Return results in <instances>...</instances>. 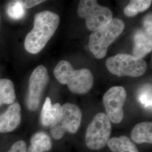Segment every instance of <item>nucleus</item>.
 <instances>
[{
    "instance_id": "1",
    "label": "nucleus",
    "mask_w": 152,
    "mask_h": 152,
    "mask_svg": "<svg viewBox=\"0 0 152 152\" xmlns=\"http://www.w3.org/2000/svg\"><path fill=\"white\" fill-rule=\"evenodd\" d=\"M59 23V16L52 11H43L36 14L33 28L24 41L26 50L33 54L39 53L54 34Z\"/></svg>"
},
{
    "instance_id": "2",
    "label": "nucleus",
    "mask_w": 152,
    "mask_h": 152,
    "mask_svg": "<svg viewBox=\"0 0 152 152\" xmlns=\"http://www.w3.org/2000/svg\"><path fill=\"white\" fill-rule=\"evenodd\" d=\"M54 75L60 83L66 85L71 92L76 94H86L91 89L94 83V77L90 70H75L66 60H61L58 63Z\"/></svg>"
},
{
    "instance_id": "3",
    "label": "nucleus",
    "mask_w": 152,
    "mask_h": 152,
    "mask_svg": "<svg viewBox=\"0 0 152 152\" xmlns=\"http://www.w3.org/2000/svg\"><path fill=\"white\" fill-rule=\"evenodd\" d=\"M124 28V22L115 18L107 26L92 33L90 36L88 48L96 59L103 58L109 46L120 36Z\"/></svg>"
},
{
    "instance_id": "4",
    "label": "nucleus",
    "mask_w": 152,
    "mask_h": 152,
    "mask_svg": "<svg viewBox=\"0 0 152 152\" xmlns=\"http://www.w3.org/2000/svg\"><path fill=\"white\" fill-rule=\"evenodd\" d=\"M77 13L78 16L86 19V27L96 31L108 24L113 19V13L109 8L99 5L94 0L80 1Z\"/></svg>"
},
{
    "instance_id": "5",
    "label": "nucleus",
    "mask_w": 152,
    "mask_h": 152,
    "mask_svg": "<svg viewBox=\"0 0 152 152\" xmlns=\"http://www.w3.org/2000/svg\"><path fill=\"white\" fill-rule=\"evenodd\" d=\"M106 66L112 74L118 77H138L143 75L147 68V63L142 59L125 54L109 58Z\"/></svg>"
},
{
    "instance_id": "6",
    "label": "nucleus",
    "mask_w": 152,
    "mask_h": 152,
    "mask_svg": "<svg viewBox=\"0 0 152 152\" xmlns=\"http://www.w3.org/2000/svg\"><path fill=\"white\" fill-rule=\"evenodd\" d=\"M112 131L110 121L104 113L96 114L87 127L85 142L90 149L99 150L105 146Z\"/></svg>"
},
{
    "instance_id": "7",
    "label": "nucleus",
    "mask_w": 152,
    "mask_h": 152,
    "mask_svg": "<svg viewBox=\"0 0 152 152\" xmlns=\"http://www.w3.org/2000/svg\"><path fill=\"white\" fill-rule=\"evenodd\" d=\"M82 119V112L77 105L65 103L62 105L60 118L50 126L51 136L55 140L61 139L66 132L75 134L79 129Z\"/></svg>"
},
{
    "instance_id": "8",
    "label": "nucleus",
    "mask_w": 152,
    "mask_h": 152,
    "mask_svg": "<svg viewBox=\"0 0 152 152\" xmlns=\"http://www.w3.org/2000/svg\"><path fill=\"white\" fill-rule=\"evenodd\" d=\"M49 81V73L44 65H39L32 73L26 100L27 106L30 110L35 111L38 108L42 94Z\"/></svg>"
},
{
    "instance_id": "9",
    "label": "nucleus",
    "mask_w": 152,
    "mask_h": 152,
    "mask_svg": "<svg viewBox=\"0 0 152 152\" xmlns=\"http://www.w3.org/2000/svg\"><path fill=\"white\" fill-rule=\"evenodd\" d=\"M126 97V91L121 86L111 87L104 95L103 101L106 114L114 124H119L124 117L123 107Z\"/></svg>"
},
{
    "instance_id": "10",
    "label": "nucleus",
    "mask_w": 152,
    "mask_h": 152,
    "mask_svg": "<svg viewBox=\"0 0 152 152\" xmlns=\"http://www.w3.org/2000/svg\"><path fill=\"white\" fill-rule=\"evenodd\" d=\"M22 114L20 104L14 102L0 114V133H7L15 130L21 122Z\"/></svg>"
},
{
    "instance_id": "11",
    "label": "nucleus",
    "mask_w": 152,
    "mask_h": 152,
    "mask_svg": "<svg viewBox=\"0 0 152 152\" xmlns=\"http://www.w3.org/2000/svg\"><path fill=\"white\" fill-rule=\"evenodd\" d=\"M149 34L144 30H138L134 36V45L132 50L133 56L142 59L152 50V39Z\"/></svg>"
},
{
    "instance_id": "12",
    "label": "nucleus",
    "mask_w": 152,
    "mask_h": 152,
    "mask_svg": "<svg viewBox=\"0 0 152 152\" xmlns=\"http://www.w3.org/2000/svg\"><path fill=\"white\" fill-rule=\"evenodd\" d=\"M62 105L59 103L53 105L50 98L48 97L44 103L41 113V122L45 127L51 126L60 118Z\"/></svg>"
},
{
    "instance_id": "13",
    "label": "nucleus",
    "mask_w": 152,
    "mask_h": 152,
    "mask_svg": "<svg viewBox=\"0 0 152 152\" xmlns=\"http://www.w3.org/2000/svg\"><path fill=\"white\" fill-rule=\"evenodd\" d=\"M131 138L136 144H152V122H143L136 124L131 131Z\"/></svg>"
},
{
    "instance_id": "14",
    "label": "nucleus",
    "mask_w": 152,
    "mask_h": 152,
    "mask_svg": "<svg viewBox=\"0 0 152 152\" xmlns=\"http://www.w3.org/2000/svg\"><path fill=\"white\" fill-rule=\"evenodd\" d=\"M52 147L50 136L44 132H38L33 135L31 145L27 152H45L49 151Z\"/></svg>"
},
{
    "instance_id": "15",
    "label": "nucleus",
    "mask_w": 152,
    "mask_h": 152,
    "mask_svg": "<svg viewBox=\"0 0 152 152\" xmlns=\"http://www.w3.org/2000/svg\"><path fill=\"white\" fill-rule=\"evenodd\" d=\"M107 144L113 152H139L135 144L127 136L113 137L109 140Z\"/></svg>"
},
{
    "instance_id": "16",
    "label": "nucleus",
    "mask_w": 152,
    "mask_h": 152,
    "mask_svg": "<svg viewBox=\"0 0 152 152\" xmlns=\"http://www.w3.org/2000/svg\"><path fill=\"white\" fill-rule=\"evenodd\" d=\"M16 99L15 87L13 82L8 79H0V106L11 104Z\"/></svg>"
},
{
    "instance_id": "17",
    "label": "nucleus",
    "mask_w": 152,
    "mask_h": 152,
    "mask_svg": "<svg viewBox=\"0 0 152 152\" xmlns=\"http://www.w3.org/2000/svg\"><path fill=\"white\" fill-rule=\"evenodd\" d=\"M152 1L151 0H132L129 5L125 7L124 13L126 16L132 17L135 16L139 12H141L147 10Z\"/></svg>"
},
{
    "instance_id": "18",
    "label": "nucleus",
    "mask_w": 152,
    "mask_h": 152,
    "mask_svg": "<svg viewBox=\"0 0 152 152\" xmlns=\"http://www.w3.org/2000/svg\"><path fill=\"white\" fill-rule=\"evenodd\" d=\"M137 100L145 108L152 109V85H143L137 92Z\"/></svg>"
},
{
    "instance_id": "19",
    "label": "nucleus",
    "mask_w": 152,
    "mask_h": 152,
    "mask_svg": "<svg viewBox=\"0 0 152 152\" xmlns=\"http://www.w3.org/2000/svg\"><path fill=\"white\" fill-rule=\"evenodd\" d=\"M7 14L14 20L21 19L25 15V9L21 1H12L7 7Z\"/></svg>"
},
{
    "instance_id": "20",
    "label": "nucleus",
    "mask_w": 152,
    "mask_h": 152,
    "mask_svg": "<svg viewBox=\"0 0 152 152\" xmlns=\"http://www.w3.org/2000/svg\"><path fill=\"white\" fill-rule=\"evenodd\" d=\"M7 152H27V144L26 142L19 140L14 143L10 149Z\"/></svg>"
},
{
    "instance_id": "21",
    "label": "nucleus",
    "mask_w": 152,
    "mask_h": 152,
    "mask_svg": "<svg viewBox=\"0 0 152 152\" xmlns=\"http://www.w3.org/2000/svg\"><path fill=\"white\" fill-rule=\"evenodd\" d=\"M152 14H149L145 16L144 21L143 25L144 30L149 34L152 35Z\"/></svg>"
},
{
    "instance_id": "22",
    "label": "nucleus",
    "mask_w": 152,
    "mask_h": 152,
    "mask_svg": "<svg viewBox=\"0 0 152 152\" xmlns=\"http://www.w3.org/2000/svg\"><path fill=\"white\" fill-rule=\"evenodd\" d=\"M45 1L41 0H23L21 1L22 5L26 9H30L35 6L38 5L39 4L44 2Z\"/></svg>"
},
{
    "instance_id": "23",
    "label": "nucleus",
    "mask_w": 152,
    "mask_h": 152,
    "mask_svg": "<svg viewBox=\"0 0 152 152\" xmlns=\"http://www.w3.org/2000/svg\"><path fill=\"white\" fill-rule=\"evenodd\" d=\"M0 22H1V15H0Z\"/></svg>"
}]
</instances>
